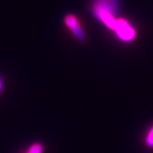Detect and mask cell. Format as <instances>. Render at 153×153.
<instances>
[{
	"label": "cell",
	"mask_w": 153,
	"mask_h": 153,
	"mask_svg": "<svg viewBox=\"0 0 153 153\" xmlns=\"http://www.w3.org/2000/svg\"><path fill=\"white\" fill-rule=\"evenodd\" d=\"M91 11L99 22L113 31L118 19L119 0H92Z\"/></svg>",
	"instance_id": "6da1fadb"
},
{
	"label": "cell",
	"mask_w": 153,
	"mask_h": 153,
	"mask_svg": "<svg viewBox=\"0 0 153 153\" xmlns=\"http://www.w3.org/2000/svg\"><path fill=\"white\" fill-rule=\"evenodd\" d=\"M113 32L118 40L124 42H129L136 37L135 29L129 24L127 20L122 18H118Z\"/></svg>",
	"instance_id": "7a4b0ae2"
},
{
	"label": "cell",
	"mask_w": 153,
	"mask_h": 153,
	"mask_svg": "<svg viewBox=\"0 0 153 153\" xmlns=\"http://www.w3.org/2000/svg\"><path fill=\"white\" fill-rule=\"evenodd\" d=\"M64 24L67 29L71 32L72 35L80 42L86 39V34L83 27L80 24L79 18L74 14H67L64 17Z\"/></svg>",
	"instance_id": "3957f363"
},
{
	"label": "cell",
	"mask_w": 153,
	"mask_h": 153,
	"mask_svg": "<svg viewBox=\"0 0 153 153\" xmlns=\"http://www.w3.org/2000/svg\"><path fill=\"white\" fill-rule=\"evenodd\" d=\"M42 151H43V146L41 143L37 142V143L32 144L29 148L26 153H42Z\"/></svg>",
	"instance_id": "277c9868"
},
{
	"label": "cell",
	"mask_w": 153,
	"mask_h": 153,
	"mask_svg": "<svg viewBox=\"0 0 153 153\" xmlns=\"http://www.w3.org/2000/svg\"><path fill=\"white\" fill-rule=\"evenodd\" d=\"M146 145L149 148H153V127L149 130V132L146 137Z\"/></svg>",
	"instance_id": "5b68a950"
},
{
	"label": "cell",
	"mask_w": 153,
	"mask_h": 153,
	"mask_svg": "<svg viewBox=\"0 0 153 153\" xmlns=\"http://www.w3.org/2000/svg\"><path fill=\"white\" fill-rule=\"evenodd\" d=\"M2 89H3V80L1 78H0V93L2 91Z\"/></svg>",
	"instance_id": "8992f818"
}]
</instances>
